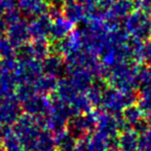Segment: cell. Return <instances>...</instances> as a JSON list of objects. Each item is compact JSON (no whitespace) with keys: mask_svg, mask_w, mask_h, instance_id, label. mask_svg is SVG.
Masks as SVG:
<instances>
[{"mask_svg":"<svg viewBox=\"0 0 151 151\" xmlns=\"http://www.w3.org/2000/svg\"><path fill=\"white\" fill-rule=\"evenodd\" d=\"M62 14L74 25L78 24V23H84L88 16V12L86 6L82 5L77 0L66 1L64 3Z\"/></svg>","mask_w":151,"mask_h":151,"instance_id":"277c9868","label":"cell"},{"mask_svg":"<svg viewBox=\"0 0 151 151\" xmlns=\"http://www.w3.org/2000/svg\"><path fill=\"white\" fill-rule=\"evenodd\" d=\"M74 30V24L66 19L63 14L52 19V27H50L48 35L54 40H60L67 37L72 31Z\"/></svg>","mask_w":151,"mask_h":151,"instance_id":"52a82bcc","label":"cell"},{"mask_svg":"<svg viewBox=\"0 0 151 151\" xmlns=\"http://www.w3.org/2000/svg\"><path fill=\"white\" fill-rule=\"evenodd\" d=\"M78 2L86 6V8L88 9V12H90L93 9H97L98 6V0H77Z\"/></svg>","mask_w":151,"mask_h":151,"instance_id":"30bf717a","label":"cell"},{"mask_svg":"<svg viewBox=\"0 0 151 151\" xmlns=\"http://www.w3.org/2000/svg\"><path fill=\"white\" fill-rule=\"evenodd\" d=\"M135 8V0H114L110 7L104 10V20L108 23H122Z\"/></svg>","mask_w":151,"mask_h":151,"instance_id":"7a4b0ae2","label":"cell"},{"mask_svg":"<svg viewBox=\"0 0 151 151\" xmlns=\"http://www.w3.org/2000/svg\"><path fill=\"white\" fill-rule=\"evenodd\" d=\"M20 115V108L17 100H3L0 102V124L2 127L14 123L19 119Z\"/></svg>","mask_w":151,"mask_h":151,"instance_id":"8992f818","label":"cell"},{"mask_svg":"<svg viewBox=\"0 0 151 151\" xmlns=\"http://www.w3.org/2000/svg\"><path fill=\"white\" fill-rule=\"evenodd\" d=\"M114 0H98V9L106 10L110 7L112 3H113Z\"/></svg>","mask_w":151,"mask_h":151,"instance_id":"8fae6325","label":"cell"},{"mask_svg":"<svg viewBox=\"0 0 151 151\" xmlns=\"http://www.w3.org/2000/svg\"><path fill=\"white\" fill-rule=\"evenodd\" d=\"M2 142H3L2 144H3L5 151H25L20 139L17 137L14 133L9 134L8 129H6Z\"/></svg>","mask_w":151,"mask_h":151,"instance_id":"ba28073f","label":"cell"},{"mask_svg":"<svg viewBox=\"0 0 151 151\" xmlns=\"http://www.w3.org/2000/svg\"><path fill=\"white\" fill-rule=\"evenodd\" d=\"M52 19L45 12L37 16L29 24V33L30 37L34 39H43L50 34V27H52Z\"/></svg>","mask_w":151,"mask_h":151,"instance_id":"5b68a950","label":"cell"},{"mask_svg":"<svg viewBox=\"0 0 151 151\" xmlns=\"http://www.w3.org/2000/svg\"><path fill=\"white\" fill-rule=\"evenodd\" d=\"M14 46L10 43L7 37H0V58L2 60H9L14 59Z\"/></svg>","mask_w":151,"mask_h":151,"instance_id":"9c48e42d","label":"cell"},{"mask_svg":"<svg viewBox=\"0 0 151 151\" xmlns=\"http://www.w3.org/2000/svg\"><path fill=\"white\" fill-rule=\"evenodd\" d=\"M0 151H3V150H1V149H0Z\"/></svg>","mask_w":151,"mask_h":151,"instance_id":"4fadbf2b","label":"cell"},{"mask_svg":"<svg viewBox=\"0 0 151 151\" xmlns=\"http://www.w3.org/2000/svg\"><path fill=\"white\" fill-rule=\"evenodd\" d=\"M30 37L29 24L24 20H19L14 24L7 27V39L16 47H21L28 42Z\"/></svg>","mask_w":151,"mask_h":151,"instance_id":"3957f363","label":"cell"},{"mask_svg":"<svg viewBox=\"0 0 151 151\" xmlns=\"http://www.w3.org/2000/svg\"><path fill=\"white\" fill-rule=\"evenodd\" d=\"M63 1H65V2H66V1H69V0H63Z\"/></svg>","mask_w":151,"mask_h":151,"instance_id":"7c38bea8","label":"cell"},{"mask_svg":"<svg viewBox=\"0 0 151 151\" xmlns=\"http://www.w3.org/2000/svg\"><path fill=\"white\" fill-rule=\"evenodd\" d=\"M150 17H151V14H150Z\"/></svg>","mask_w":151,"mask_h":151,"instance_id":"5bb4252c","label":"cell"},{"mask_svg":"<svg viewBox=\"0 0 151 151\" xmlns=\"http://www.w3.org/2000/svg\"><path fill=\"white\" fill-rule=\"evenodd\" d=\"M122 27L129 35L135 39H149L151 38V17L149 14L135 8L124 20Z\"/></svg>","mask_w":151,"mask_h":151,"instance_id":"6da1fadb","label":"cell"}]
</instances>
